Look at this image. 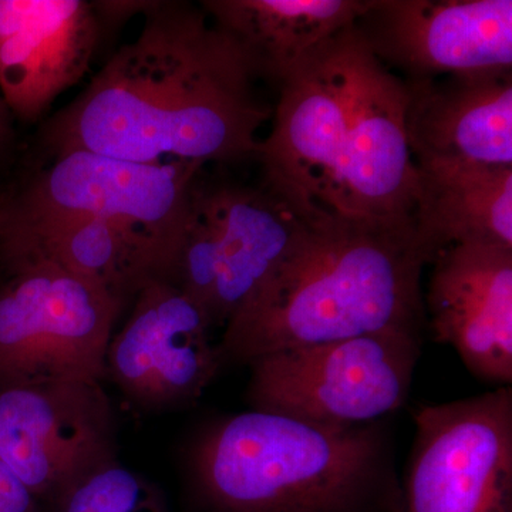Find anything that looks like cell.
Masks as SVG:
<instances>
[{
  "label": "cell",
  "mask_w": 512,
  "mask_h": 512,
  "mask_svg": "<svg viewBox=\"0 0 512 512\" xmlns=\"http://www.w3.org/2000/svg\"><path fill=\"white\" fill-rule=\"evenodd\" d=\"M143 28L43 130L52 156L90 151L136 163L255 158L272 111L239 47L200 6L144 2Z\"/></svg>",
  "instance_id": "cell-1"
},
{
  "label": "cell",
  "mask_w": 512,
  "mask_h": 512,
  "mask_svg": "<svg viewBox=\"0 0 512 512\" xmlns=\"http://www.w3.org/2000/svg\"><path fill=\"white\" fill-rule=\"evenodd\" d=\"M278 87L271 134L255 153L262 177L325 211L413 224L406 90L356 26L312 49Z\"/></svg>",
  "instance_id": "cell-2"
},
{
  "label": "cell",
  "mask_w": 512,
  "mask_h": 512,
  "mask_svg": "<svg viewBox=\"0 0 512 512\" xmlns=\"http://www.w3.org/2000/svg\"><path fill=\"white\" fill-rule=\"evenodd\" d=\"M429 264L413 224L315 208L291 255L224 326L222 369L387 329L423 332L421 275Z\"/></svg>",
  "instance_id": "cell-3"
},
{
  "label": "cell",
  "mask_w": 512,
  "mask_h": 512,
  "mask_svg": "<svg viewBox=\"0 0 512 512\" xmlns=\"http://www.w3.org/2000/svg\"><path fill=\"white\" fill-rule=\"evenodd\" d=\"M184 466L197 512H402L389 419L328 427L248 409L202 427Z\"/></svg>",
  "instance_id": "cell-4"
},
{
  "label": "cell",
  "mask_w": 512,
  "mask_h": 512,
  "mask_svg": "<svg viewBox=\"0 0 512 512\" xmlns=\"http://www.w3.org/2000/svg\"><path fill=\"white\" fill-rule=\"evenodd\" d=\"M423 332L387 329L266 353L248 363L249 410L328 427L390 419L409 399Z\"/></svg>",
  "instance_id": "cell-5"
},
{
  "label": "cell",
  "mask_w": 512,
  "mask_h": 512,
  "mask_svg": "<svg viewBox=\"0 0 512 512\" xmlns=\"http://www.w3.org/2000/svg\"><path fill=\"white\" fill-rule=\"evenodd\" d=\"M0 387L106 382V353L126 302L49 262L2 266Z\"/></svg>",
  "instance_id": "cell-6"
},
{
  "label": "cell",
  "mask_w": 512,
  "mask_h": 512,
  "mask_svg": "<svg viewBox=\"0 0 512 512\" xmlns=\"http://www.w3.org/2000/svg\"><path fill=\"white\" fill-rule=\"evenodd\" d=\"M414 423L402 512H511V386L421 407Z\"/></svg>",
  "instance_id": "cell-7"
},
{
  "label": "cell",
  "mask_w": 512,
  "mask_h": 512,
  "mask_svg": "<svg viewBox=\"0 0 512 512\" xmlns=\"http://www.w3.org/2000/svg\"><path fill=\"white\" fill-rule=\"evenodd\" d=\"M0 460L43 510L80 478L119 460L116 414L103 383L0 387Z\"/></svg>",
  "instance_id": "cell-8"
},
{
  "label": "cell",
  "mask_w": 512,
  "mask_h": 512,
  "mask_svg": "<svg viewBox=\"0 0 512 512\" xmlns=\"http://www.w3.org/2000/svg\"><path fill=\"white\" fill-rule=\"evenodd\" d=\"M202 168L181 161L147 164L66 151L2 197L25 207L103 218L153 239L177 259Z\"/></svg>",
  "instance_id": "cell-9"
},
{
  "label": "cell",
  "mask_w": 512,
  "mask_h": 512,
  "mask_svg": "<svg viewBox=\"0 0 512 512\" xmlns=\"http://www.w3.org/2000/svg\"><path fill=\"white\" fill-rule=\"evenodd\" d=\"M111 336L106 380L134 409L163 413L197 402L221 372L207 313L171 282H148Z\"/></svg>",
  "instance_id": "cell-10"
},
{
  "label": "cell",
  "mask_w": 512,
  "mask_h": 512,
  "mask_svg": "<svg viewBox=\"0 0 512 512\" xmlns=\"http://www.w3.org/2000/svg\"><path fill=\"white\" fill-rule=\"evenodd\" d=\"M355 26L402 80L512 69L511 0H369Z\"/></svg>",
  "instance_id": "cell-11"
},
{
  "label": "cell",
  "mask_w": 512,
  "mask_h": 512,
  "mask_svg": "<svg viewBox=\"0 0 512 512\" xmlns=\"http://www.w3.org/2000/svg\"><path fill=\"white\" fill-rule=\"evenodd\" d=\"M423 295L434 339L456 350L471 375L512 383V248L464 242L431 259Z\"/></svg>",
  "instance_id": "cell-12"
},
{
  "label": "cell",
  "mask_w": 512,
  "mask_h": 512,
  "mask_svg": "<svg viewBox=\"0 0 512 512\" xmlns=\"http://www.w3.org/2000/svg\"><path fill=\"white\" fill-rule=\"evenodd\" d=\"M49 262L124 302L148 282H173L175 256L153 239L87 214L25 207L0 197V268Z\"/></svg>",
  "instance_id": "cell-13"
},
{
  "label": "cell",
  "mask_w": 512,
  "mask_h": 512,
  "mask_svg": "<svg viewBox=\"0 0 512 512\" xmlns=\"http://www.w3.org/2000/svg\"><path fill=\"white\" fill-rule=\"evenodd\" d=\"M103 26L96 2L0 0V94L10 114L39 120L79 83Z\"/></svg>",
  "instance_id": "cell-14"
},
{
  "label": "cell",
  "mask_w": 512,
  "mask_h": 512,
  "mask_svg": "<svg viewBox=\"0 0 512 512\" xmlns=\"http://www.w3.org/2000/svg\"><path fill=\"white\" fill-rule=\"evenodd\" d=\"M198 202L217 237L212 323L224 329L291 255L318 207L264 177L256 187L200 178Z\"/></svg>",
  "instance_id": "cell-15"
},
{
  "label": "cell",
  "mask_w": 512,
  "mask_h": 512,
  "mask_svg": "<svg viewBox=\"0 0 512 512\" xmlns=\"http://www.w3.org/2000/svg\"><path fill=\"white\" fill-rule=\"evenodd\" d=\"M403 84L414 163L512 168V69Z\"/></svg>",
  "instance_id": "cell-16"
},
{
  "label": "cell",
  "mask_w": 512,
  "mask_h": 512,
  "mask_svg": "<svg viewBox=\"0 0 512 512\" xmlns=\"http://www.w3.org/2000/svg\"><path fill=\"white\" fill-rule=\"evenodd\" d=\"M369 0H205L211 22L239 47L256 79L275 83L340 30L355 25Z\"/></svg>",
  "instance_id": "cell-17"
},
{
  "label": "cell",
  "mask_w": 512,
  "mask_h": 512,
  "mask_svg": "<svg viewBox=\"0 0 512 512\" xmlns=\"http://www.w3.org/2000/svg\"><path fill=\"white\" fill-rule=\"evenodd\" d=\"M413 225L429 259L464 242L512 248V168L420 163Z\"/></svg>",
  "instance_id": "cell-18"
},
{
  "label": "cell",
  "mask_w": 512,
  "mask_h": 512,
  "mask_svg": "<svg viewBox=\"0 0 512 512\" xmlns=\"http://www.w3.org/2000/svg\"><path fill=\"white\" fill-rule=\"evenodd\" d=\"M45 512H171L167 495L153 480L119 460L80 478Z\"/></svg>",
  "instance_id": "cell-19"
},
{
  "label": "cell",
  "mask_w": 512,
  "mask_h": 512,
  "mask_svg": "<svg viewBox=\"0 0 512 512\" xmlns=\"http://www.w3.org/2000/svg\"><path fill=\"white\" fill-rule=\"evenodd\" d=\"M173 284L197 303L212 323L218 284V242L214 228L201 211L198 185L194 210L175 259Z\"/></svg>",
  "instance_id": "cell-20"
},
{
  "label": "cell",
  "mask_w": 512,
  "mask_h": 512,
  "mask_svg": "<svg viewBox=\"0 0 512 512\" xmlns=\"http://www.w3.org/2000/svg\"><path fill=\"white\" fill-rule=\"evenodd\" d=\"M0 512H45L39 501L0 460Z\"/></svg>",
  "instance_id": "cell-21"
},
{
  "label": "cell",
  "mask_w": 512,
  "mask_h": 512,
  "mask_svg": "<svg viewBox=\"0 0 512 512\" xmlns=\"http://www.w3.org/2000/svg\"><path fill=\"white\" fill-rule=\"evenodd\" d=\"M12 114L0 94V153L8 146L12 137Z\"/></svg>",
  "instance_id": "cell-22"
}]
</instances>
